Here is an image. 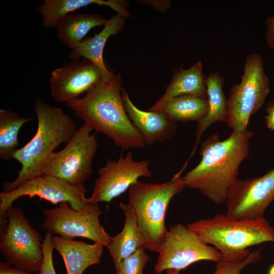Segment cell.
I'll use <instances>...</instances> for the list:
<instances>
[{
	"instance_id": "obj_1",
	"label": "cell",
	"mask_w": 274,
	"mask_h": 274,
	"mask_svg": "<svg viewBox=\"0 0 274 274\" xmlns=\"http://www.w3.org/2000/svg\"><path fill=\"white\" fill-rule=\"evenodd\" d=\"M253 132L232 131L221 141L217 134L202 144L199 163L183 176L186 186L197 190L216 204L226 202L238 181L240 165L249 154Z\"/></svg>"
},
{
	"instance_id": "obj_2",
	"label": "cell",
	"mask_w": 274,
	"mask_h": 274,
	"mask_svg": "<svg viewBox=\"0 0 274 274\" xmlns=\"http://www.w3.org/2000/svg\"><path fill=\"white\" fill-rule=\"evenodd\" d=\"M120 74L101 80L83 97L65 104L95 132L111 139L122 150L142 149L146 143L129 118L122 100Z\"/></svg>"
},
{
	"instance_id": "obj_3",
	"label": "cell",
	"mask_w": 274,
	"mask_h": 274,
	"mask_svg": "<svg viewBox=\"0 0 274 274\" xmlns=\"http://www.w3.org/2000/svg\"><path fill=\"white\" fill-rule=\"evenodd\" d=\"M34 112L38 127L33 137L13 155L21 165L16 179L6 182L3 191L9 192L25 182L42 175V166L61 144L67 143L77 130L75 120L60 108L36 99Z\"/></svg>"
},
{
	"instance_id": "obj_4",
	"label": "cell",
	"mask_w": 274,
	"mask_h": 274,
	"mask_svg": "<svg viewBox=\"0 0 274 274\" xmlns=\"http://www.w3.org/2000/svg\"><path fill=\"white\" fill-rule=\"evenodd\" d=\"M206 244L217 249L222 257L229 260H244L248 248L264 243H274V228L264 217L238 220L225 214L201 219L187 225Z\"/></svg>"
},
{
	"instance_id": "obj_5",
	"label": "cell",
	"mask_w": 274,
	"mask_h": 274,
	"mask_svg": "<svg viewBox=\"0 0 274 274\" xmlns=\"http://www.w3.org/2000/svg\"><path fill=\"white\" fill-rule=\"evenodd\" d=\"M188 160L168 181L148 183L138 181L129 189L128 204L132 209L145 248L158 252L166 234L165 214L172 198L186 187L182 174Z\"/></svg>"
},
{
	"instance_id": "obj_6",
	"label": "cell",
	"mask_w": 274,
	"mask_h": 274,
	"mask_svg": "<svg viewBox=\"0 0 274 274\" xmlns=\"http://www.w3.org/2000/svg\"><path fill=\"white\" fill-rule=\"evenodd\" d=\"M42 241L21 209L12 206L1 214L0 250L8 264L39 273L44 259Z\"/></svg>"
},
{
	"instance_id": "obj_7",
	"label": "cell",
	"mask_w": 274,
	"mask_h": 274,
	"mask_svg": "<svg viewBox=\"0 0 274 274\" xmlns=\"http://www.w3.org/2000/svg\"><path fill=\"white\" fill-rule=\"evenodd\" d=\"M269 92L263 61L257 54L247 56L241 82L229 91L226 123L232 131L247 130L249 119L264 104Z\"/></svg>"
},
{
	"instance_id": "obj_8",
	"label": "cell",
	"mask_w": 274,
	"mask_h": 274,
	"mask_svg": "<svg viewBox=\"0 0 274 274\" xmlns=\"http://www.w3.org/2000/svg\"><path fill=\"white\" fill-rule=\"evenodd\" d=\"M92 131L84 123L63 149L49 156L42 166V175L51 176L72 185L84 186L93 173V159L98 147Z\"/></svg>"
},
{
	"instance_id": "obj_9",
	"label": "cell",
	"mask_w": 274,
	"mask_h": 274,
	"mask_svg": "<svg viewBox=\"0 0 274 274\" xmlns=\"http://www.w3.org/2000/svg\"><path fill=\"white\" fill-rule=\"evenodd\" d=\"M158 253L154 267L156 274L168 269L180 271L202 260L217 263L222 258L217 249L203 242L194 231L181 223L170 226Z\"/></svg>"
},
{
	"instance_id": "obj_10",
	"label": "cell",
	"mask_w": 274,
	"mask_h": 274,
	"mask_svg": "<svg viewBox=\"0 0 274 274\" xmlns=\"http://www.w3.org/2000/svg\"><path fill=\"white\" fill-rule=\"evenodd\" d=\"M45 218L41 227L60 236L73 239L88 238L107 247L111 236L100 224L102 214L97 203L89 202L81 210H75L67 202L58 204L55 208L43 211Z\"/></svg>"
},
{
	"instance_id": "obj_11",
	"label": "cell",
	"mask_w": 274,
	"mask_h": 274,
	"mask_svg": "<svg viewBox=\"0 0 274 274\" xmlns=\"http://www.w3.org/2000/svg\"><path fill=\"white\" fill-rule=\"evenodd\" d=\"M84 186H74L56 177L42 175L30 179L9 192L0 193V213H4L19 198L38 196L54 204L68 202L75 210L83 209L90 201Z\"/></svg>"
},
{
	"instance_id": "obj_12",
	"label": "cell",
	"mask_w": 274,
	"mask_h": 274,
	"mask_svg": "<svg viewBox=\"0 0 274 274\" xmlns=\"http://www.w3.org/2000/svg\"><path fill=\"white\" fill-rule=\"evenodd\" d=\"M149 165L148 160H135L130 151L117 160L107 159L105 165L98 170L89 201L111 202L129 189L140 178L150 177Z\"/></svg>"
},
{
	"instance_id": "obj_13",
	"label": "cell",
	"mask_w": 274,
	"mask_h": 274,
	"mask_svg": "<svg viewBox=\"0 0 274 274\" xmlns=\"http://www.w3.org/2000/svg\"><path fill=\"white\" fill-rule=\"evenodd\" d=\"M273 200L274 167L261 177L238 180L225 202L226 214L238 220L260 219Z\"/></svg>"
},
{
	"instance_id": "obj_14",
	"label": "cell",
	"mask_w": 274,
	"mask_h": 274,
	"mask_svg": "<svg viewBox=\"0 0 274 274\" xmlns=\"http://www.w3.org/2000/svg\"><path fill=\"white\" fill-rule=\"evenodd\" d=\"M101 80L99 70L90 61L72 60L52 72L50 92L55 101L65 104L80 97Z\"/></svg>"
},
{
	"instance_id": "obj_15",
	"label": "cell",
	"mask_w": 274,
	"mask_h": 274,
	"mask_svg": "<svg viewBox=\"0 0 274 274\" xmlns=\"http://www.w3.org/2000/svg\"><path fill=\"white\" fill-rule=\"evenodd\" d=\"M121 95L127 114L146 145L162 143L175 134L177 125L161 111H143L136 107L123 88Z\"/></svg>"
},
{
	"instance_id": "obj_16",
	"label": "cell",
	"mask_w": 274,
	"mask_h": 274,
	"mask_svg": "<svg viewBox=\"0 0 274 274\" xmlns=\"http://www.w3.org/2000/svg\"><path fill=\"white\" fill-rule=\"evenodd\" d=\"M124 18L116 14L109 19L104 28L98 33L84 40L69 54L72 60H77L83 57L95 64L99 70L102 80L107 81L112 78L115 74L107 67L103 58L105 44L112 36L120 32L124 28Z\"/></svg>"
},
{
	"instance_id": "obj_17",
	"label": "cell",
	"mask_w": 274,
	"mask_h": 274,
	"mask_svg": "<svg viewBox=\"0 0 274 274\" xmlns=\"http://www.w3.org/2000/svg\"><path fill=\"white\" fill-rule=\"evenodd\" d=\"M52 243L63 260L66 274H83L89 266L99 263L105 247L98 243L88 244L60 236H53Z\"/></svg>"
},
{
	"instance_id": "obj_18",
	"label": "cell",
	"mask_w": 274,
	"mask_h": 274,
	"mask_svg": "<svg viewBox=\"0 0 274 274\" xmlns=\"http://www.w3.org/2000/svg\"><path fill=\"white\" fill-rule=\"evenodd\" d=\"M91 5L108 7L124 19L130 16L128 3L123 0H44L37 10L44 27L56 28L62 17Z\"/></svg>"
},
{
	"instance_id": "obj_19",
	"label": "cell",
	"mask_w": 274,
	"mask_h": 274,
	"mask_svg": "<svg viewBox=\"0 0 274 274\" xmlns=\"http://www.w3.org/2000/svg\"><path fill=\"white\" fill-rule=\"evenodd\" d=\"M206 81L200 61H197L187 69H184L181 65L175 71L164 94L149 111H161L167 101L181 95H191L207 98Z\"/></svg>"
},
{
	"instance_id": "obj_20",
	"label": "cell",
	"mask_w": 274,
	"mask_h": 274,
	"mask_svg": "<svg viewBox=\"0 0 274 274\" xmlns=\"http://www.w3.org/2000/svg\"><path fill=\"white\" fill-rule=\"evenodd\" d=\"M206 86L208 110L206 116L197 122L196 141L190 157L194 154L202 135L209 126L216 122H227V99L223 90L222 77L218 72L210 74L206 77Z\"/></svg>"
},
{
	"instance_id": "obj_21",
	"label": "cell",
	"mask_w": 274,
	"mask_h": 274,
	"mask_svg": "<svg viewBox=\"0 0 274 274\" xmlns=\"http://www.w3.org/2000/svg\"><path fill=\"white\" fill-rule=\"evenodd\" d=\"M125 215L121 231L110 238L106 247L109 251L114 265L134 253L139 248H145V242L140 231L134 212L127 204L120 203Z\"/></svg>"
},
{
	"instance_id": "obj_22",
	"label": "cell",
	"mask_w": 274,
	"mask_h": 274,
	"mask_svg": "<svg viewBox=\"0 0 274 274\" xmlns=\"http://www.w3.org/2000/svg\"><path fill=\"white\" fill-rule=\"evenodd\" d=\"M107 21L98 14H69L58 21L56 36L62 44L73 50L84 40L92 28L104 26Z\"/></svg>"
},
{
	"instance_id": "obj_23",
	"label": "cell",
	"mask_w": 274,
	"mask_h": 274,
	"mask_svg": "<svg viewBox=\"0 0 274 274\" xmlns=\"http://www.w3.org/2000/svg\"><path fill=\"white\" fill-rule=\"evenodd\" d=\"M208 110L207 98L185 95L167 101L161 111L175 122H198L206 116Z\"/></svg>"
},
{
	"instance_id": "obj_24",
	"label": "cell",
	"mask_w": 274,
	"mask_h": 274,
	"mask_svg": "<svg viewBox=\"0 0 274 274\" xmlns=\"http://www.w3.org/2000/svg\"><path fill=\"white\" fill-rule=\"evenodd\" d=\"M33 118H23L7 109L0 110V157L4 160L13 159L18 149V134L22 126Z\"/></svg>"
},
{
	"instance_id": "obj_25",
	"label": "cell",
	"mask_w": 274,
	"mask_h": 274,
	"mask_svg": "<svg viewBox=\"0 0 274 274\" xmlns=\"http://www.w3.org/2000/svg\"><path fill=\"white\" fill-rule=\"evenodd\" d=\"M145 248H139L134 253L115 265V274H143L149 260Z\"/></svg>"
},
{
	"instance_id": "obj_26",
	"label": "cell",
	"mask_w": 274,
	"mask_h": 274,
	"mask_svg": "<svg viewBox=\"0 0 274 274\" xmlns=\"http://www.w3.org/2000/svg\"><path fill=\"white\" fill-rule=\"evenodd\" d=\"M260 249L254 251L244 260H229L223 258L217 262L214 274H241L247 266L260 261L261 256Z\"/></svg>"
},
{
	"instance_id": "obj_27",
	"label": "cell",
	"mask_w": 274,
	"mask_h": 274,
	"mask_svg": "<svg viewBox=\"0 0 274 274\" xmlns=\"http://www.w3.org/2000/svg\"><path fill=\"white\" fill-rule=\"evenodd\" d=\"M52 233L47 231L42 241L44 259L39 274H56L53 263L52 255L54 250Z\"/></svg>"
},
{
	"instance_id": "obj_28",
	"label": "cell",
	"mask_w": 274,
	"mask_h": 274,
	"mask_svg": "<svg viewBox=\"0 0 274 274\" xmlns=\"http://www.w3.org/2000/svg\"><path fill=\"white\" fill-rule=\"evenodd\" d=\"M265 24L266 25L265 41L268 47L272 50L274 49V16L267 18Z\"/></svg>"
},
{
	"instance_id": "obj_29",
	"label": "cell",
	"mask_w": 274,
	"mask_h": 274,
	"mask_svg": "<svg viewBox=\"0 0 274 274\" xmlns=\"http://www.w3.org/2000/svg\"><path fill=\"white\" fill-rule=\"evenodd\" d=\"M0 274H39L31 273L17 269L6 262H1Z\"/></svg>"
},
{
	"instance_id": "obj_30",
	"label": "cell",
	"mask_w": 274,
	"mask_h": 274,
	"mask_svg": "<svg viewBox=\"0 0 274 274\" xmlns=\"http://www.w3.org/2000/svg\"><path fill=\"white\" fill-rule=\"evenodd\" d=\"M267 113L265 116L267 127L271 130H274V99L270 101L266 109Z\"/></svg>"
},
{
	"instance_id": "obj_31",
	"label": "cell",
	"mask_w": 274,
	"mask_h": 274,
	"mask_svg": "<svg viewBox=\"0 0 274 274\" xmlns=\"http://www.w3.org/2000/svg\"><path fill=\"white\" fill-rule=\"evenodd\" d=\"M180 271L175 269H168L166 270V274H179Z\"/></svg>"
},
{
	"instance_id": "obj_32",
	"label": "cell",
	"mask_w": 274,
	"mask_h": 274,
	"mask_svg": "<svg viewBox=\"0 0 274 274\" xmlns=\"http://www.w3.org/2000/svg\"><path fill=\"white\" fill-rule=\"evenodd\" d=\"M268 274H274V264L269 269Z\"/></svg>"
}]
</instances>
